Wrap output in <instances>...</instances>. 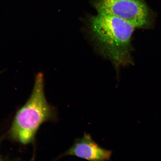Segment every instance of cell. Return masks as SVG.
Instances as JSON below:
<instances>
[{
  "mask_svg": "<svg viewBox=\"0 0 161 161\" xmlns=\"http://www.w3.org/2000/svg\"><path fill=\"white\" fill-rule=\"evenodd\" d=\"M91 36L98 51L117 67L133 63L131 39L135 28L119 18L98 14L89 19Z\"/></svg>",
  "mask_w": 161,
  "mask_h": 161,
  "instance_id": "1",
  "label": "cell"
},
{
  "mask_svg": "<svg viewBox=\"0 0 161 161\" xmlns=\"http://www.w3.org/2000/svg\"><path fill=\"white\" fill-rule=\"evenodd\" d=\"M56 119L54 108L48 103L44 92V76L36 75L32 93L27 102L18 111L9 131L12 140L27 145L33 142L36 135L43 123Z\"/></svg>",
  "mask_w": 161,
  "mask_h": 161,
  "instance_id": "2",
  "label": "cell"
},
{
  "mask_svg": "<svg viewBox=\"0 0 161 161\" xmlns=\"http://www.w3.org/2000/svg\"><path fill=\"white\" fill-rule=\"evenodd\" d=\"M93 7L98 14L114 16L135 28H147L152 24V15L144 0H96Z\"/></svg>",
  "mask_w": 161,
  "mask_h": 161,
  "instance_id": "3",
  "label": "cell"
},
{
  "mask_svg": "<svg viewBox=\"0 0 161 161\" xmlns=\"http://www.w3.org/2000/svg\"><path fill=\"white\" fill-rule=\"evenodd\" d=\"M112 153L111 151L102 147L92 139L90 134L85 133L82 138H76L73 145L59 158L73 156L90 161H109Z\"/></svg>",
  "mask_w": 161,
  "mask_h": 161,
  "instance_id": "4",
  "label": "cell"
}]
</instances>
